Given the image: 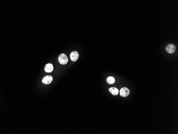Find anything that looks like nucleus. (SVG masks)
<instances>
[{"label":"nucleus","mask_w":178,"mask_h":134,"mask_svg":"<svg viewBox=\"0 0 178 134\" xmlns=\"http://www.w3.org/2000/svg\"><path fill=\"white\" fill-rule=\"evenodd\" d=\"M176 47L173 44H169L166 46V50L169 53H173L175 52Z\"/></svg>","instance_id":"3"},{"label":"nucleus","mask_w":178,"mask_h":134,"mask_svg":"<svg viewBox=\"0 0 178 134\" xmlns=\"http://www.w3.org/2000/svg\"><path fill=\"white\" fill-rule=\"evenodd\" d=\"M53 77L50 75H46L43 77L42 79V82L46 84H48L51 83L52 82Z\"/></svg>","instance_id":"4"},{"label":"nucleus","mask_w":178,"mask_h":134,"mask_svg":"<svg viewBox=\"0 0 178 134\" xmlns=\"http://www.w3.org/2000/svg\"><path fill=\"white\" fill-rule=\"evenodd\" d=\"M120 95L122 97H126L129 96L130 94V90L129 89L126 88V87H124V88H122L120 90Z\"/></svg>","instance_id":"2"},{"label":"nucleus","mask_w":178,"mask_h":134,"mask_svg":"<svg viewBox=\"0 0 178 134\" xmlns=\"http://www.w3.org/2000/svg\"><path fill=\"white\" fill-rule=\"evenodd\" d=\"M109 90L110 93H112V95H115V96L118 95V93H119L118 89H117L116 88H115V87H112V88H109Z\"/></svg>","instance_id":"7"},{"label":"nucleus","mask_w":178,"mask_h":134,"mask_svg":"<svg viewBox=\"0 0 178 134\" xmlns=\"http://www.w3.org/2000/svg\"><path fill=\"white\" fill-rule=\"evenodd\" d=\"M70 57H71V59L72 61L76 62L79 57V54H78L77 51H74L71 52V55H70Z\"/></svg>","instance_id":"5"},{"label":"nucleus","mask_w":178,"mask_h":134,"mask_svg":"<svg viewBox=\"0 0 178 134\" xmlns=\"http://www.w3.org/2000/svg\"><path fill=\"white\" fill-rule=\"evenodd\" d=\"M115 81V80L114 77H109L107 79V82L108 84H113L114 83Z\"/></svg>","instance_id":"8"},{"label":"nucleus","mask_w":178,"mask_h":134,"mask_svg":"<svg viewBox=\"0 0 178 134\" xmlns=\"http://www.w3.org/2000/svg\"><path fill=\"white\" fill-rule=\"evenodd\" d=\"M44 70L47 73H51L53 70V66L52 64H48L45 66Z\"/></svg>","instance_id":"6"},{"label":"nucleus","mask_w":178,"mask_h":134,"mask_svg":"<svg viewBox=\"0 0 178 134\" xmlns=\"http://www.w3.org/2000/svg\"><path fill=\"white\" fill-rule=\"evenodd\" d=\"M58 61L60 62V64L65 65L68 62V58L66 55L64 53H61L58 57Z\"/></svg>","instance_id":"1"}]
</instances>
